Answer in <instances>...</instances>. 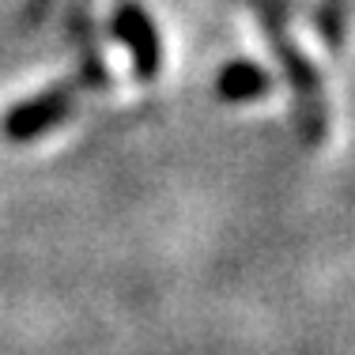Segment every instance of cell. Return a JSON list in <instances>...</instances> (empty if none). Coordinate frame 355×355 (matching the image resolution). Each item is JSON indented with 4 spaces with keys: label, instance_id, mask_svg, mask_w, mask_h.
I'll list each match as a JSON object with an SVG mask.
<instances>
[{
    "label": "cell",
    "instance_id": "6da1fadb",
    "mask_svg": "<svg viewBox=\"0 0 355 355\" xmlns=\"http://www.w3.org/2000/svg\"><path fill=\"white\" fill-rule=\"evenodd\" d=\"M253 15H257L265 42L272 49V57L280 61L284 80L295 95V117H299V132L306 144H321L329 132V106H325V83L314 69L306 53L287 35V8L284 0H250Z\"/></svg>",
    "mask_w": 355,
    "mask_h": 355
},
{
    "label": "cell",
    "instance_id": "7a4b0ae2",
    "mask_svg": "<svg viewBox=\"0 0 355 355\" xmlns=\"http://www.w3.org/2000/svg\"><path fill=\"white\" fill-rule=\"evenodd\" d=\"M76 87H80V83H53V87L38 91V95L8 106L4 117H0V137L12 140V144L42 140L49 129H57V125H64L72 117Z\"/></svg>",
    "mask_w": 355,
    "mask_h": 355
},
{
    "label": "cell",
    "instance_id": "3957f363",
    "mask_svg": "<svg viewBox=\"0 0 355 355\" xmlns=\"http://www.w3.org/2000/svg\"><path fill=\"white\" fill-rule=\"evenodd\" d=\"M114 38L129 49L132 57V72L140 83H151L159 76L163 64V42H159V27L148 15V8L140 0H117L114 4V19H110Z\"/></svg>",
    "mask_w": 355,
    "mask_h": 355
},
{
    "label": "cell",
    "instance_id": "277c9868",
    "mask_svg": "<svg viewBox=\"0 0 355 355\" xmlns=\"http://www.w3.org/2000/svg\"><path fill=\"white\" fill-rule=\"evenodd\" d=\"M69 31L76 38V49H80V87H91V91L110 87V69H106L103 49H98V38H95V19H91V12L83 4L72 8Z\"/></svg>",
    "mask_w": 355,
    "mask_h": 355
},
{
    "label": "cell",
    "instance_id": "5b68a950",
    "mask_svg": "<svg viewBox=\"0 0 355 355\" xmlns=\"http://www.w3.org/2000/svg\"><path fill=\"white\" fill-rule=\"evenodd\" d=\"M216 95L223 103H257L272 95V76L257 61H227L216 76Z\"/></svg>",
    "mask_w": 355,
    "mask_h": 355
},
{
    "label": "cell",
    "instance_id": "8992f818",
    "mask_svg": "<svg viewBox=\"0 0 355 355\" xmlns=\"http://www.w3.org/2000/svg\"><path fill=\"white\" fill-rule=\"evenodd\" d=\"M344 23H348L344 0H325V4H321V12H318V31H321V42H325L329 49H340Z\"/></svg>",
    "mask_w": 355,
    "mask_h": 355
}]
</instances>
